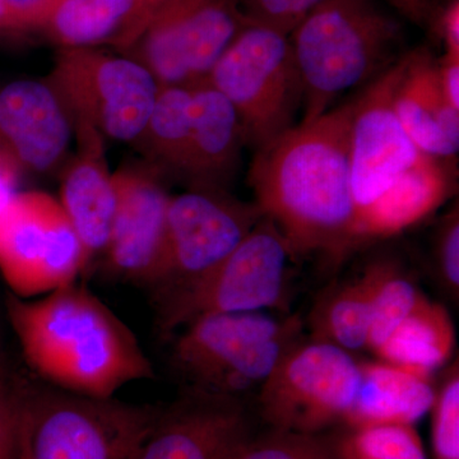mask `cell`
Returning <instances> with one entry per match:
<instances>
[{"instance_id": "obj_24", "label": "cell", "mask_w": 459, "mask_h": 459, "mask_svg": "<svg viewBox=\"0 0 459 459\" xmlns=\"http://www.w3.org/2000/svg\"><path fill=\"white\" fill-rule=\"evenodd\" d=\"M377 272V259L365 267L361 276L334 286L322 296L310 316L312 340L334 344L349 352L365 350Z\"/></svg>"}, {"instance_id": "obj_26", "label": "cell", "mask_w": 459, "mask_h": 459, "mask_svg": "<svg viewBox=\"0 0 459 459\" xmlns=\"http://www.w3.org/2000/svg\"><path fill=\"white\" fill-rule=\"evenodd\" d=\"M377 265L379 272L365 347L373 353L409 316L422 295L401 265L392 259H377Z\"/></svg>"}, {"instance_id": "obj_8", "label": "cell", "mask_w": 459, "mask_h": 459, "mask_svg": "<svg viewBox=\"0 0 459 459\" xmlns=\"http://www.w3.org/2000/svg\"><path fill=\"white\" fill-rule=\"evenodd\" d=\"M47 80L72 122L92 126L105 140L132 144L141 137L161 89L138 60L99 48L60 49Z\"/></svg>"}, {"instance_id": "obj_9", "label": "cell", "mask_w": 459, "mask_h": 459, "mask_svg": "<svg viewBox=\"0 0 459 459\" xmlns=\"http://www.w3.org/2000/svg\"><path fill=\"white\" fill-rule=\"evenodd\" d=\"M360 383V364L346 350L296 342L259 388V415L272 429L325 433L342 424Z\"/></svg>"}, {"instance_id": "obj_34", "label": "cell", "mask_w": 459, "mask_h": 459, "mask_svg": "<svg viewBox=\"0 0 459 459\" xmlns=\"http://www.w3.org/2000/svg\"><path fill=\"white\" fill-rule=\"evenodd\" d=\"M437 32L444 44V54L459 56V0H451L440 13Z\"/></svg>"}, {"instance_id": "obj_13", "label": "cell", "mask_w": 459, "mask_h": 459, "mask_svg": "<svg viewBox=\"0 0 459 459\" xmlns=\"http://www.w3.org/2000/svg\"><path fill=\"white\" fill-rule=\"evenodd\" d=\"M406 54L356 95L349 140L356 219L425 155L404 132L394 107Z\"/></svg>"}, {"instance_id": "obj_20", "label": "cell", "mask_w": 459, "mask_h": 459, "mask_svg": "<svg viewBox=\"0 0 459 459\" xmlns=\"http://www.w3.org/2000/svg\"><path fill=\"white\" fill-rule=\"evenodd\" d=\"M455 160L424 155L397 183L356 219L361 244L400 234L421 222L455 195Z\"/></svg>"}, {"instance_id": "obj_6", "label": "cell", "mask_w": 459, "mask_h": 459, "mask_svg": "<svg viewBox=\"0 0 459 459\" xmlns=\"http://www.w3.org/2000/svg\"><path fill=\"white\" fill-rule=\"evenodd\" d=\"M237 111L247 146H267L295 126L304 91L289 36L249 23L207 77Z\"/></svg>"}, {"instance_id": "obj_25", "label": "cell", "mask_w": 459, "mask_h": 459, "mask_svg": "<svg viewBox=\"0 0 459 459\" xmlns=\"http://www.w3.org/2000/svg\"><path fill=\"white\" fill-rule=\"evenodd\" d=\"M192 87H161L134 146L162 177L181 180L192 129Z\"/></svg>"}, {"instance_id": "obj_15", "label": "cell", "mask_w": 459, "mask_h": 459, "mask_svg": "<svg viewBox=\"0 0 459 459\" xmlns=\"http://www.w3.org/2000/svg\"><path fill=\"white\" fill-rule=\"evenodd\" d=\"M255 434L241 398L188 391L162 407L132 459H234Z\"/></svg>"}, {"instance_id": "obj_16", "label": "cell", "mask_w": 459, "mask_h": 459, "mask_svg": "<svg viewBox=\"0 0 459 459\" xmlns=\"http://www.w3.org/2000/svg\"><path fill=\"white\" fill-rule=\"evenodd\" d=\"M74 137L68 108L49 81L16 80L0 87V148L21 170H56Z\"/></svg>"}, {"instance_id": "obj_38", "label": "cell", "mask_w": 459, "mask_h": 459, "mask_svg": "<svg viewBox=\"0 0 459 459\" xmlns=\"http://www.w3.org/2000/svg\"><path fill=\"white\" fill-rule=\"evenodd\" d=\"M137 2L144 31L150 21L152 20L159 12L171 5L172 3L178 2V0H137Z\"/></svg>"}, {"instance_id": "obj_40", "label": "cell", "mask_w": 459, "mask_h": 459, "mask_svg": "<svg viewBox=\"0 0 459 459\" xmlns=\"http://www.w3.org/2000/svg\"><path fill=\"white\" fill-rule=\"evenodd\" d=\"M3 364H4V360H3L2 351H0V365H3Z\"/></svg>"}, {"instance_id": "obj_2", "label": "cell", "mask_w": 459, "mask_h": 459, "mask_svg": "<svg viewBox=\"0 0 459 459\" xmlns=\"http://www.w3.org/2000/svg\"><path fill=\"white\" fill-rule=\"evenodd\" d=\"M5 309L27 365L48 385L111 398L155 377L131 329L82 286L72 283L38 300L8 294Z\"/></svg>"}, {"instance_id": "obj_7", "label": "cell", "mask_w": 459, "mask_h": 459, "mask_svg": "<svg viewBox=\"0 0 459 459\" xmlns=\"http://www.w3.org/2000/svg\"><path fill=\"white\" fill-rule=\"evenodd\" d=\"M291 259L286 238L264 214L210 273L157 301L160 328L174 334L212 314L285 310Z\"/></svg>"}, {"instance_id": "obj_18", "label": "cell", "mask_w": 459, "mask_h": 459, "mask_svg": "<svg viewBox=\"0 0 459 459\" xmlns=\"http://www.w3.org/2000/svg\"><path fill=\"white\" fill-rule=\"evenodd\" d=\"M192 129L181 180L189 189L229 192L247 146L243 126L229 100L207 81L192 86Z\"/></svg>"}, {"instance_id": "obj_17", "label": "cell", "mask_w": 459, "mask_h": 459, "mask_svg": "<svg viewBox=\"0 0 459 459\" xmlns=\"http://www.w3.org/2000/svg\"><path fill=\"white\" fill-rule=\"evenodd\" d=\"M74 131L77 153L63 174L59 202L90 262L107 249L117 197L105 138L83 123H74Z\"/></svg>"}, {"instance_id": "obj_33", "label": "cell", "mask_w": 459, "mask_h": 459, "mask_svg": "<svg viewBox=\"0 0 459 459\" xmlns=\"http://www.w3.org/2000/svg\"><path fill=\"white\" fill-rule=\"evenodd\" d=\"M54 0H4L13 31L40 29Z\"/></svg>"}, {"instance_id": "obj_4", "label": "cell", "mask_w": 459, "mask_h": 459, "mask_svg": "<svg viewBox=\"0 0 459 459\" xmlns=\"http://www.w3.org/2000/svg\"><path fill=\"white\" fill-rule=\"evenodd\" d=\"M17 459H132L162 407L72 394L18 376Z\"/></svg>"}, {"instance_id": "obj_14", "label": "cell", "mask_w": 459, "mask_h": 459, "mask_svg": "<svg viewBox=\"0 0 459 459\" xmlns=\"http://www.w3.org/2000/svg\"><path fill=\"white\" fill-rule=\"evenodd\" d=\"M117 205L104 255L120 279L155 290L166 258L169 201L164 177L143 162L113 174Z\"/></svg>"}, {"instance_id": "obj_22", "label": "cell", "mask_w": 459, "mask_h": 459, "mask_svg": "<svg viewBox=\"0 0 459 459\" xmlns=\"http://www.w3.org/2000/svg\"><path fill=\"white\" fill-rule=\"evenodd\" d=\"M40 30L62 49L128 50L143 32L137 0H54Z\"/></svg>"}, {"instance_id": "obj_36", "label": "cell", "mask_w": 459, "mask_h": 459, "mask_svg": "<svg viewBox=\"0 0 459 459\" xmlns=\"http://www.w3.org/2000/svg\"><path fill=\"white\" fill-rule=\"evenodd\" d=\"M20 171L17 162L0 148V214L16 197Z\"/></svg>"}, {"instance_id": "obj_28", "label": "cell", "mask_w": 459, "mask_h": 459, "mask_svg": "<svg viewBox=\"0 0 459 459\" xmlns=\"http://www.w3.org/2000/svg\"><path fill=\"white\" fill-rule=\"evenodd\" d=\"M234 459H340L337 433L303 434L270 428L255 434Z\"/></svg>"}, {"instance_id": "obj_5", "label": "cell", "mask_w": 459, "mask_h": 459, "mask_svg": "<svg viewBox=\"0 0 459 459\" xmlns=\"http://www.w3.org/2000/svg\"><path fill=\"white\" fill-rule=\"evenodd\" d=\"M300 331L296 316L280 320L262 312L202 316L177 331L172 367L189 392L241 398L261 388L298 342Z\"/></svg>"}, {"instance_id": "obj_30", "label": "cell", "mask_w": 459, "mask_h": 459, "mask_svg": "<svg viewBox=\"0 0 459 459\" xmlns=\"http://www.w3.org/2000/svg\"><path fill=\"white\" fill-rule=\"evenodd\" d=\"M244 17L255 25L289 36L323 0H235Z\"/></svg>"}, {"instance_id": "obj_31", "label": "cell", "mask_w": 459, "mask_h": 459, "mask_svg": "<svg viewBox=\"0 0 459 459\" xmlns=\"http://www.w3.org/2000/svg\"><path fill=\"white\" fill-rule=\"evenodd\" d=\"M435 261L444 286L455 298L459 290V211L458 204L444 217L435 238Z\"/></svg>"}, {"instance_id": "obj_23", "label": "cell", "mask_w": 459, "mask_h": 459, "mask_svg": "<svg viewBox=\"0 0 459 459\" xmlns=\"http://www.w3.org/2000/svg\"><path fill=\"white\" fill-rule=\"evenodd\" d=\"M455 343V327L446 307L421 295L374 355L401 369L431 377L452 358Z\"/></svg>"}, {"instance_id": "obj_1", "label": "cell", "mask_w": 459, "mask_h": 459, "mask_svg": "<svg viewBox=\"0 0 459 459\" xmlns=\"http://www.w3.org/2000/svg\"><path fill=\"white\" fill-rule=\"evenodd\" d=\"M356 96L310 123L292 126L255 151L249 184L296 258L338 263L361 246L350 171Z\"/></svg>"}, {"instance_id": "obj_11", "label": "cell", "mask_w": 459, "mask_h": 459, "mask_svg": "<svg viewBox=\"0 0 459 459\" xmlns=\"http://www.w3.org/2000/svg\"><path fill=\"white\" fill-rule=\"evenodd\" d=\"M249 23L235 0H178L150 21L126 56L146 66L160 87H192L207 80Z\"/></svg>"}, {"instance_id": "obj_21", "label": "cell", "mask_w": 459, "mask_h": 459, "mask_svg": "<svg viewBox=\"0 0 459 459\" xmlns=\"http://www.w3.org/2000/svg\"><path fill=\"white\" fill-rule=\"evenodd\" d=\"M359 364L360 388L344 416L342 425L347 429L413 425L433 407L437 389L431 377L411 373L380 360Z\"/></svg>"}, {"instance_id": "obj_35", "label": "cell", "mask_w": 459, "mask_h": 459, "mask_svg": "<svg viewBox=\"0 0 459 459\" xmlns=\"http://www.w3.org/2000/svg\"><path fill=\"white\" fill-rule=\"evenodd\" d=\"M437 74L443 95L459 110V56L444 54L437 59Z\"/></svg>"}, {"instance_id": "obj_27", "label": "cell", "mask_w": 459, "mask_h": 459, "mask_svg": "<svg viewBox=\"0 0 459 459\" xmlns=\"http://www.w3.org/2000/svg\"><path fill=\"white\" fill-rule=\"evenodd\" d=\"M340 459H427L421 437L406 424L337 431Z\"/></svg>"}, {"instance_id": "obj_3", "label": "cell", "mask_w": 459, "mask_h": 459, "mask_svg": "<svg viewBox=\"0 0 459 459\" xmlns=\"http://www.w3.org/2000/svg\"><path fill=\"white\" fill-rule=\"evenodd\" d=\"M289 39L303 82L301 123L318 119L406 53L400 21L377 0H323Z\"/></svg>"}, {"instance_id": "obj_32", "label": "cell", "mask_w": 459, "mask_h": 459, "mask_svg": "<svg viewBox=\"0 0 459 459\" xmlns=\"http://www.w3.org/2000/svg\"><path fill=\"white\" fill-rule=\"evenodd\" d=\"M17 374L0 365V459H17Z\"/></svg>"}, {"instance_id": "obj_37", "label": "cell", "mask_w": 459, "mask_h": 459, "mask_svg": "<svg viewBox=\"0 0 459 459\" xmlns=\"http://www.w3.org/2000/svg\"><path fill=\"white\" fill-rule=\"evenodd\" d=\"M401 16L419 26L427 25L433 20L431 0H386Z\"/></svg>"}, {"instance_id": "obj_10", "label": "cell", "mask_w": 459, "mask_h": 459, "mask_svg": "<svg viewBox=\"0 0 459 459\" xmlns=\"http://www.w3.org/2000/svg\"><path fill=\"white\" fill-rule=\"evenodd\" d=\"M87 264L62 204L48 193H17L0 214V273L11 294H50L75 283Z\"/></svg>"}, {"instance_id": "obj_29", "label": "cell", "mask_w": 459, "mask_h": 459, "mask_svg": "<svg viewBox=\"0 0 459 459\" xmlns=\"http://www.w3.org/2000/svg\"><path fill=\"white\" fill-rule=\"evenodd\" d=\"M431 424L434 459H459V368L458 360L444 374L435 394Z\"/></svg>"}, {"instance_id": "obj_12", "label": "cell", "mask_w": 459, "mask_h": 459, "mask_svg": "<svg viewBox=\"0 0 459 459\" xmlns=\"http://www.w3.org/2000/svg\"><path fill=\"white\" fill-rule=\"evenodd\" d=\"M264 216L259 205L226 190L188 189L171 195L162 279L157 301L197 282L216 268Z\"/></svg>"}, {"instance_id": "obj_19", "label": "cell", "mask_w": 459, "mask_h": 459, "mask_svg": "<svg viewBox=\"0 0 459 459\" xmlns=\"http://www.w3.org/2000/svg\"><path fill=\"white\" fill-rule=\"evenodd\" d=\"M394 107L404 132L422 153L435 159L455 160L459 151V110L443 95L437 59L428 48L407 51Z\"/></svg>"}, {"instance_id": "obj_39", "label": "cell", "mask_w": 459, "mask_h": 459, "mask_svg": "<svg viewBox=\"0 0 459 459\" xmlns=\"http://www.w3.org/2000/svg\"><path fill=\"white\" fill-rule=\"evenodd\" d=\"M12 32L11 20H9L8 11L5 8L4 0H0V32Z\"/></svg>"}]
</instances>
